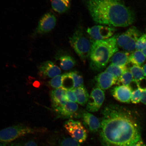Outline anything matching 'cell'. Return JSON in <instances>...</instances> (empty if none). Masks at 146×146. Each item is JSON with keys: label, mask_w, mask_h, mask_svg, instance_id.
Returning <instances> with one entry per match:
<instances>
[{"label": "cell", "mask_w": 146, "mask_h": 146, "mask_svg": "<svg viewBox=\"0 0 146 146\" xmlns=\"http://www.w3.org/2000/svg\"><path fill=\"white\" fill-rule=\"evenodd\" d=\"M102 146H132L141 138L138 122L123 108L109 105L102 110Z\"/></svg>", "instance_id": "obj_1"}, {"label": "cell", "mask_w": 146, "mask_h": 146, "mask_svg": "<svg viewBox=\"0 0 146 146\" xmlns=\"http://www.w3.org/2000/svg\"><path fill=\"white\" fill-rule=\"evenodd\" d=\"M85 3L91 17L96 23L125 27L135 21L134 13L122 0H85Z\"/></svg>", "instance_id": "obj_2"}, {"label": "cell", "mask_w": 146, "mask_h": 146, "mask_svg": "<svg viewBox=\"0 0 146 146\" xmlns=\"http://www.w3.org/2000/svg\"><path fill=\"white\" fill-rule=\"evenodd\" d=\"M115 35L108 39L95 41L92 44L90 55V66L93 70L100 72L106 66L113 55L118 51Z\"/></svg>", "instance_id": "obj_3"}, {"label": "cell", "mask_w": 146, "mask_h": 146, "mask_svg": "<svg viewBox=\"0 0 146 146\" xmlns=\"http://www.w3.org/2000/svg\"><path fill=\"white\" fill-rule=\"evenodd\" d=\"M43 127H32L21 124L9 127L0 130V143L9 144L18 139L29 134L46 133Z\"/></svg>", "instance_id": "obj_4"}, {"label": "cell", "mask_w": 146, "mask_h": 146, "mask_svg": "<svg viewBox=\"0 0 146 146\" xmlns=\"http://www.w3.org/2000/svg\"><path fill=\"white\" fill-rule=\"evenodd\" d=\"M70 44L80 59L85 62L90 55L92 44L81 27H78L69 38Z\"/></svg>", "instance_id": "obj_5"}, {"label": "cell", "mask_w": 146, "mask_h": 146, "mask_svg": "<svg viewBox=\"0 0 146 146\" xmlns=\"http://www.w3.org/2000/svg\"><path fill=\"white\" fill-rule=\"evenodd\" d=\"M64 127L71 138L79 143H83L86 140L87 130L79 121L69 119L65 122Z\"/></svg>", "instance_id": "obj_6"}, {"label": "cell", "mask_w": 146, "mask_h": 146, "mask_svg": "<svg viewBox=\"0 0 146 146\" xmlns=\"http://www.w3.org/2000/svg\"><path fill=\"white\" fill-rule=\"evenodd\" d=\"M57 115V118L71 119L80 118L82 117V112L79 111L77 104L71 102H67L61 107L54 109Z\"/></svg>", "instance_id": "obj_7"}, {"label": "cell", "mask_w": 146, "mask_h": 146, "mask_svg": "<svg viewBox=\"0 0 146 146\" xmlns=\"http://www.w3.org/2000/svg\"><path fill=\"white\" fill-rule=\"evenodd\" d=\"M116 29L107 25H98L89 27L87 33L95 41L102 40L112 37Z\"/></svg>", "instance_id": "obj_8"}, {"label": "cell", "mask_w": 146, "mask_h": 146, "mask_svg": "<svg viewBox=\"0 0 146 146\" xmlns=\"http://www.w3.org/2000/svg\"><path fill=\"white\" fill-rule=\"evenodd\" d=\"M56 19L53 14L48 13L43 15L39 21L33 36L41 35L52 31L55 27Z\"/></svg>", "instance_id": "obj_9"}, {"label": "cell", "mask_w": 146, "mask_h": 146, "mask_svg": "<svg viewBox=\"0 0 146 146\" xmlns=\"http://www.w3.org/2000/svg\"><path fill=\"white\" fill-rule=\"evenodd\" d=\"M105 99L103 90L96 87L91 91L87 104V110L90 112H95L99 110Z\"/></svg>", "instance_id": "obj_10"}, {"label": "cell", "mask_w": 146, "mask_h": 146, "mask_svg": "<svg viewBox=\"0 0 146 146\" xmlns=\"http://www.w3.org/2000/svg\"><path fill=\"white\" fill-rule=\"evenodd\" d=\"M83 76L77 71L63 74L62 88L66 90H73L83 85Z\"/></svg>", "instance_id": "obj_11"}, {"label": "cell", "mask_w": 146, "mask_h": 146, "mask_svg": "<svg viewBox=\"0 0 146 146\" xmlns=\"http://www.w3.org/2000/svg\"><path fill=\"white\" fill-rule=\"evenodd\" d=\"M38 69L39 76L44 78H53L59 75L61 73L59 67L50 61L41 63L38 66Z\"/></svg>", "instance_id": "obj_12"}, {"label": "cell", "mask_w": 146, "mask_h": 146, "mask_svg": "<svg viewBox=\"0 0 146 146\" xmlns=\"http://www.w3.org/2000/svg\"><path fill=\"white\" fill-rule=\"evenodd\" d=\"M132 89L129 86L119 85L111 90L112 96L116 100L121 103H129L131 101Z\"/></svg>", "instance_id": "obj_13"}, {"label": "cell", "mask_w": 146, "mask_h": 146, "mask_svg": "<svg viewBox=\"0 0 146 146\" xmlns=\"http://www.w3.org/2000/svg\"><path fill=\"white\" fill-rule=\"evenodd\" d=\"M94 80L97 87L103 90L110 88L117 81L112 74L106 71L98 74Z\"/></svg>", "instance_id": "obj_14"}, {"label": "cell", "mask_w": 146, "mask_h": 146, "mask_svg": "<svg viewBox=\"0 0 146 146\" xmlns=\"http://www.w3.org/2000/svg\"><path fill=\"white\" fill-rule=\"evenodd\" d=\"M66 90L62 87L51 91L50 96L53 110L63 106L67 102L66 98Z\"/></svg>", "instance_id": "obj_15"}, {"label": "cell", "mask_w": 146, "mask_h": 146, "mask_svg": "<svg viewBox=\"0 0 146 146\" xmlns=\"http://www.w3.org/2000/svg\"><path fill=\"white\" fill-rule=\"evenodd\" d=\"M82 117L84 124L91 132L95 133L100 129L101 123L99 119L88 111L82 112Z\"/></svg>", "instance_id": "obj_16"}, {"label": "cell", "mask_w": 146, "mask_h": 146, "mask_svg": "<svg viewBox=\"0 0 146 146\" xmlns=\"http://www.w3.org/2000/svg\"><path fill=\"white\" fill-rule=\"evenodd\" d=\"M138 35H141V34L136 27H130L125 32L118 36L117 43L118 47L123 48L133 37Z\"/></svg>", "instance_id": "obj_17"}, {"label": "cell", "mask_w": 146, "mask_h": 146, "mask_svg": "<svg viewBox=\"0 0 146 146\" xmlns=\"http://www.w3.org/2000/svg\"><path fill=\"white\" fill-rule=\"evenodd\" d=\"M129 53L126 51L117 52L113 56L110 60L111 64L122 67H127L129 63Z\"/></svg>", "instance_id": "obj_18"}, {"label": "cell", "mask_w": 146, "mask_h": 146, "mask_svg": "<svg viewBox=\"0 0 146 146\" xmlns=\"http://www.w3.org/2000/svg\"><path fill=\"white\" fill-rule=\"evenodd\" d=\"M73 90L76 96L77 103L82 106L86 105L89 98L86 88L83 85L73 89Z\"/></svg>", "instance_id": "obj_19"}, {"label": "cell", "mask_w": 146, "mask_h": 146, "mask_svg": "<svg viewBox=\"0 0 146 146\" xmlns=\"http://www.w3.org/2000/svg\"><path fill=\"white\" fill-rule=\"evenodd\" d=\"M53 9L58 13H64L70 9L71 0H51Z\"/></svg>", "instance_id": "obj_20"}, {"label": "cell", "mask_w": 146, "mask_h": 146, "mask_svg": "<svg viewBox=\"0 0 146 146\" xmlns=\"http://www.w3.org/2000/svg\"><path fill=\"white\" fill-rule=\"evenodd\" d=\"M56 59L59 61L61 68L64 70H70L76 65L75 60L68 55L56 56Z\"/></svg>", "instance_id": "obj_21"}, {"label": "cell", "mask_w": 146, "mask_h": 146, "mask_svg": "<svg viewBox=\"0 0 146 146\" xmlns=\"http://www.w3.org/2000/svg\"><path fill=\"white\" fill-rule=\"evenodd\" d=\"M146 58L142 51L136 50L133 52L129 56V63L133 65L141 66L145 61Z\"/></svg>", "instance_id": "obj_22"}, {"label": "cell", "mask_w": 146, "mask_h": 146, "mask_svg": "<svg viewBox=\"0 0 146 146\" xmlns=\"http://www.w3.org/2000/svg\"><path fill=\"white\" fill-rule=\"evenodd\" d=\"M129 70L132 73L134 80L137 83L146 78L143 69L141 66L133 65Z\"/></svg>", "instance_id": "obj_23"}, {"label": "cell", "mask_w": 146, "mask_h": 146, "mask_svg": "<svg viewBox=\"0 0 146 146\" xmlns=\"http://www.w3.org/2000/svg\"><path fill=\"white\" fill-rule=\"evenodd\" d=\"M127 69V67H120L110 64L106 69L105 71L110 73L118 80Z\"/></svg>", "instance_id": "obj_24"}, {"label": "cell", "mask_w": 146, "mask_h": 146, "mask_svg": "<svg viewBox=\"0 0 146 146\" xmlns=\"http://www.w3.org/2000/svg\"><path fill=\"white\" fill-rule=\"evenodd\" d=\"M134 80L132 73L129 69H127L117 80V84L129 87Z\"/></svg>", "instance_id": "obj_25"}, {"label": "cell", "mask_w": 146, "mask_h": 146, "mask_svg": "<svg viewBox=\"0 0 146 146\" xmlns=\"http://www.w3.org/2000/svg\"><path fill=\"white\" fill-rule=\"evenodd\" d=\"M63 74L55 76L48 82V84L51 87L54 89L62 87Z\"/></svg>", "instance_id": "obj_26"}, {"label": "cell", "mask_w": 146, "mask_h": 146, "mask_svg": "<svg viewBox=\"0 0 146 146\" xmlns=\"http://www.w3.org/2000/svg\"><path fill=\"white\" fill-rule=\"evenodd\" d=\"M141 35H138L135 36L127 44L123 47V48L126 52H132L136 49V44L137 41Z\"/></svg>", "instance_id": "obj_27"}, {"label": "cell", "mask_w": 146, "mask_h": 146, "mask_svg": "<svg viewBox=\"0 0 146 146\" xmlns=\"http://www.w3.org/2000/svg\"><path fill=\"white\" fill-rule=\"evenodd\" d=\"M142 91L141 89L138 88L136 90L132 91L131 95V101L132 103L137 104L139 103L142 98Z\"/></svg>", "instance_id": "obj_28"}, {"label": "cell", "mask_w": 146, "mask_h": 146, "mask_svg": "<svg viewBox=\"0 0 146 146\" xmlns=\"http://www.w3.org/2000/svg\"><path fill=\"white\" fill-rule=\"evenodd\" d=\"M60 146H81L79 142L72 138H66L62 140Z\"/></svg>", "instance_id": "obj_29"}, {"label": "cell", "mask_w": 146, "mask_h": 146, "mask_svg": "<svg viewBox=\"0 0 146 146\" xmlns=\"http://www.w3.org/2000/svg\"><path fill=\"white\" fill-rule=\"evenodd\" d=\"M146 47V33L140 36L137 41L136 49L141 50Z\"/></svg>", "instance_id": "obj_30"}, {"label": "cell", "mask_w": 146, "mask_h": 146, "mask_svg": "<svg viewBox=\"0 0 146 146\" xmlns=\"http://www.w3.org/2000/svg\"><path fill=\"white\" fill-rule=\"evenodd\" d=\"M66 98L67 102L77 103L76 98L73 90H67L66 93Z\"/></svg>", "instance_id": "obj_31"}, {"label": "cell", "mask_w": 146, "mask_h": 146, "mask_svg": "<svg viewBox=\"0 0 146 146\" xmlns=\"http://www.w3.org/2000/svg\"><path fill=\"white\" fill-rule=\"evenodd\" d=\"M12 146H38L36 142L33 140H30L25 143L12 144Z\"/></svg>", "instance_id": "obj_32"}, {"label": "cell", "mask_w": 146, "mask_h": 146, "mask_svg": "<svg viewBox=\"0 0 146 146\" xmlns=\"http://www.w3.org/2000/svg\"><path fill=\"white\" fill-rule=\"evenodd\" d=\"M141 89L142 91V96L141 102L142 104L146 105V88L143 89Z\"/></svg>", "instance_id": "obj_33"}, {"label": "cell", "mask_w": 146, "mask_h": 146, "mask_svg": "<svg viewBox=\"0 0 146 146\" xmlns=\"http://www.w3.org/2000/svg\"><path fill=\"white\" fill-rule=\"evenodd\" d=\"M146 145L144 143L143 140L141 138L132 146H145Z\"/></svg>", "instance_id": "obj_34"}, {"label": "cell", "mask_w": 146, "mask_h": 146, "mask_svg": "<svg viewBox=\"0 0 146 146\" xmlns=\"http://www.w3.org/2000/svg\"><path fill=\"white\" fill-rule=\"evenodd\" d=\"M0 146H12V144H5L0 143Z\"/></svg>", "instance_id": "obj_35"}, {"label": "cell", "mask_w": 146, "mask_h": 146, "mask_svg": "<svg viewBox=\"0 0 146 146\" xmlns=\"http://www.w3.org/2000/svg\"><path fill=\"white\" fill-rule=\"evenodd\" d=\"M141 51L146 58V47L143 49V50H142Z\"/></svg>", "instance_id": "obj_36"}, {"label": "cell", "mask_w": 146, "mask_h": 146, "mask_svg": "<svg viewBox=\"0 0 146 146\" xmlns=\"http://www.w3.org/2000/svg\"><path fill=\"white\" fill-rule=\"evenodd\" d=\"M143 69L144 73H145V77L146 78V64L143 66Z\"/></svg>", "instance_id": "obj_37"}, {"label": "cell", "mask_w": 146, "mask_h": 146, "mask_svg": "<svg viewBox=\"0 0 146 146\" xmlns=\"http://www.w3.org/2000/svg\"></svg>", "instance_id": "obj_38"}]
</instances>
